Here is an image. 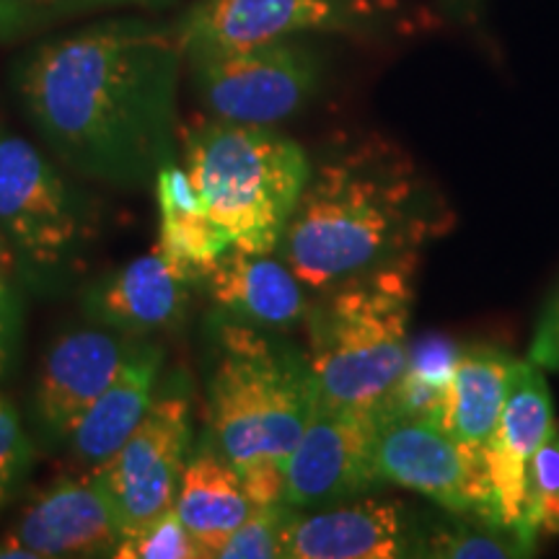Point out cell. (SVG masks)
I'll return each instance as SVG.
<instances>
[{"instance_id": "obj_22", "label": "cell", "mask_w": 559, "mask_h": 559, "mask_svg": "<svg viewBox=\"0 0 559 559\" xmlns=\"http://www.w3.org/2000/svg\"><path fill=\"white\" fill-rule=\"evenodd\" d=\"M536 536L498 521L469 519L425 528L423 557L438 559H515L534 557Z\"/></svg>"}, {"instance_id": "obj_5", "label": "cell", "mask_w": 559, "mask_h": 559, "mask_svg": "<svg viewBox=\"0 0 559 559\" xmlns=\"http://www.w3.org/2000/svg\"><path fill=\"white\" fill-rule=\"evenodd\" d=\"M185 169L236 249L275 254L313 166L272 124L213 117L185 132Z\"/></svg>"}, {"instance_id": "obj_17", "label": "cell", "mask_w": 559, "mask_h": 559, "mask_svg": "<svg viewBox=\"0 0 559 559\" xmlns=\"http://www.w3.org/2000/svg\"><path fill=\"white\" fill-rule=\"evenodd\" d=\"M205 288L226 321L264 332L306 324L313 296L277 254L228 249L207 275Z\"/></svg>"}, {"instance_id": "obj_1", "label": "cell", "mask_w": 559, "mask_h": 559, "mask_svg": "<svg viewBox=\"0 0 559 559\" xmlns=\"http://www.w3.org/2000/svg\"><path fill=\"white\" fill-rule=\"evenodd\" d=\"M181 66L174 26L132 13L39 39L11 79L58 164L111 190H140L177 153Z\"/></svg>"}, {"instance_id": "obj_14", "label": "cell", "mask_w": 559, "mask_h": 559, "mask_svg": "<svg viewBox=\"0 0 559 559\" xmlns=\"http://www.w3.org/2000/svg\"><path fill=\"white\" fill-rule=\"evenodd\" d=\"M425 528L402 502L358 500L349 506L293 510L283 534L285 559L423 557Z\"/></svg>"}, {"instance_id": "obj_16", "label": "cell", "mask_w": 559, "mask_h": 559, "mask_svg": "<svg viewBox=\"0 0 559 559\" xmlns=\"http://www.w3.org/2000/svg\"><path fill=\"white\" fill-rule=\"evenodd\" d=\"M190 288V280L153 249L94 280L83 290L81 306L94 324L143 340L185 321Z\"/></svg>"}, {"instance_id": "obj_24", "label": "cell", "mask_w": 559, "mask_h": 559, "mask_svg": "<svg viewBox=\"0 0 559 559\" xmlns=\"http://www.w3.org/2000/svg\"><path fill=\"white\" fill-rule=\"evenodd\" d=\"M117 559H202V549L190 528L179 519L177 508H164L130 534L115 551Z\"/></svg>"}, {"instance_id": "obj_4", "label": "cell", "mask_w": 559, "mask_h": 559, "mask_svg": "<svg viewBox=\"0 0 559 559\" xmlns=\"http://www.w3.org/2000/svg\"><path fill=\"white\" fill-rule=\"evenodd\" d=\"M415 264H391L313 300L306 358L321 402L376 412L400 383L409 355Z\"/></svg>"}, {"instance_id": "obj_3", "label": "cell", "mask_w": 559, "mask_h": 559, "mask_svg": "<svg viewBox=\"0 0 559 559\" xmlns=\"http://www.w3.org/2000/svg\"><path fill=\"white\" fill-rule=\"evenodd\" d=\"M317 402V381L300 349L223 319L207 383L210 440L239 472L254 506L283 500L285 464Z\"/></svg>"}, {"instance_id": "obj_27", "label": "cell", "mask_w": 559, "mask_h": 559, "mask_svg": "<svg viewBox=\"0 0 559 559\" xmlns=\"http://www.w3.org/2000/svg\"><path fill=\"white\" fill-rule=\"evenodd\" d=\"M32 461L34 440L13 404L0 394V510L16 500L21 485L32 472Z\"/></svg>"}, {"instance_id": "obj_10", "label": "cell", "mask_w": 559, "mask_h": 559, "mask_svg": "<svg viewBox=\"0 0 559 559\" xmlns=\"http://www.w3.org/2000/svg\"><path fill=\"white\" fill-rule=\"evenodd\" d=\"M379 16L376 0H194L174 24L181 52H226L300 34H349Z\"/></svg>"}, {"instance_id": "obj_7", "label": "cell", "mask_w": 559, "mask_h": 559, "mask_svg": "<svg viewBox=\"0 0 559 559\" xmlns=\"http://www.w3.org/2000/svg\"><path fill=\"white\" fill-rule=\"evenodd\" d=\"M194 96L218 120L275 124L298 115L317 96L321 60L293 39L243 50L187 55Z\"/></svg>"}, {"instance_id": "obj_6", "label": "cell", "mask_w": 559, "mask_h": 559, "mask_svg": "<svg viewBox=\"0 0 559 559\" xmlns=\"http://www.w3.org/2000/svg\"><path fill=\"white\" fill-rule=\"evenodd\" d=\"M99 234V210L79 177L0 124V236L13 270L34 290H62L86 267Z\"/></svg>"}, {"instance_id": "obj_30", "label": "cell", "mask_w": 559, "mask_h": 559, "mask_svg": "<svg viewBox=\"0 0 559 559\" xmlns=\"http://www.w3.org/2000/svg\"><path fill=\"white\" fill-rule=\"evenodd\" d=\"M528 362L542 370H559V288L544 306L539 321H536L534 340L528 347Z\"/></svg>"}, {"instance_id": "obj_25", "label": "cell", "mask_w": 559, "mask_h": 559, "mask_svg": "<svg viewBox=\"0 0 559 559\" xmlns=\"http://www.w3.org/2000/svg\"><path fill=\"white\" fill-rule=\"evenodd\" d=\"M526 523L534 534H559V432L528 461Z\"/></svg>"}, {"instance_id": "obj_19", "label": "cell", "mask_w": 559, "mask_h": 559, "mask_svg": "<svg viewBox=\"0 0 559 559\" xmlns=\"http://www.w3.org/2000/svg\"><path fill=\"white\" fill-rule=\"evenodd\" d=\"M158 202V251L190 283H202L207 270L234 249V241L210 218L198 187L185 166L164 164L153 179Z\"/></svg>"}, {"instance_id": "obj_12", "label": "cell", "mask_w": 559, "mask_h": 559, "mask_svg": "<svg viewBox=\"0 0 559 559\" xmlns=\"http://www.w3.org/2000/svg\"><path fill=\"white\" fill-rule=\"evenodd\" d=\"M122 539L94 469L58 477L32 495L0 536V559L115 557Z\"/></svg>"}, {"instance_id": "obj_21", "label": "cell", "mask_w": 559, "mask_h": 559, "mask_svg": "<svg viewBox=\"0 0 559 559\" xmlns=\"http://www.w3.org/2000/svg\"><path fill=\"white\" fill-rule=\"evenodd\" d=\"M515 358L498 347H466L445 389L440 425L474 451H485L506 407Z\"/></svg>"}, {"instance_id": "obj_28", "label": "cell", "mask_w": 559, "mask_h": 559, "mask_svg": "<svg viewBox=\"0 0 559 559\" xmlns=\"http://www.w3.org/2000/svg\"><path fill=\"white\" fill-rule=\"evenodd\" d=\"M461 347L456 340L445 334H423V337L409 340V355L404 373L415 379L432 383L438 389H449L453 368L461 358Z\"/></svg>"}, {"instance_id": "obj_20", "label": "cell", "mask_w": 559, "mask_h": 559, "mask_svg": "<svg viewBox=\"0 0 559 559\" xmlns=\"http://www.w3.org/2000/svg\"><path fill=\"white\" fill-rule=\"evenodd\" d=\"M174 508L190 528L202 555L218 557L228 536L249 519L254 502L239 472L210 440L192 459H187Z\"/></svg>"}, {"instance_id": "obj_8", "label": "cell", "mask_w": 559, "mask_h": 559, "mask_svg": "<svg viewBox=\"0 0 559 559\" xmlns=\"http://www.w3.org/2000/svg\"><path fill=\"white\" fill-rule=\"evenodd\" d=\"M373 466L381 485L412 489L459 519L502 523L485 451L461 445L436 419L376 417Z\"/></svg>"}, {"instance_id": "obj_31", "label": "cell", "mask_w": 559, "mask_h": 559, "mask_svg": "<svg viewBox=\"0 0 559 559\" xmlns=\"http://www.w3.org/2000/svg\"><path fill=\"white\" fill-rule=\"evenodd\" d=\"M0 264H5V267L13 270V257H11V249L9 243L3 241V236H0Z\"/></svg>"}, {"instance_id": "obj_2", "label": "cell", "mask_w": 559, "mask_h": 559, "mask_svg": "<svg viewBox=\"0 0 559 559\" xmlns=\"http://www.w3.org/2000/svg\"><path fill=\"white\" fill-rule=\"evenodd\" d=\"M449 223L443 200L407 153L368 140L311 169L275 254L311 293H326L417 260Z\"/></svg>"}, {"instance_id": "obj_13", "label": "cell", "mask_w": 559, "mask_h": 559, "mask_svg": "<svg viewBox=\"0 0 559 559\" xmlns=\"http://www.w3.org/2000/svg\"><path fill=\"white\" fill-rule=\"evenodd\" d=\"M135 337L107 326H75L52 340L32 391V428L39 449L68 445L91 404L122 368Z\"/></svg>"}, {"instance_id": "obj_18", "label": "cell", "mask_w": 559, "mask_h": 559, "mask_svg": "<svg viewBox=\"0 0 559 559\" xmlns=\"http://www.w3.org/2000/svg\"><path fill=\"white\" fill-rule=\"evenodd\" d=\"M164 358V347L143 340L132 342L122 368L68 440L75 461L94 469L122 449L156 400Z\"/></svg>"}, {"instance_id": "obj_23", "label": "cell", "mask_w": 559, "mask_h": 559, "mask_svg": "<svg viewBox=\"0 0 559 559\" xmlns=\"http://www.w3.org/2000/svg\"><path fill=\"white\" fill-rule=\"evenodd\" d=\"M174 0H0V45L37 37L88 13L117 9H166Z\"/></svg>"}, {"instance_id": "obj_9", "label": "cell", "mask_w": 559, "mask_h": 559, "mask_svg": "<svg viewBox=\"0 0 559 559\" xmlns=\"http://www.w3.org/2000/svg\"><path fill=\"white\" fill-rule=\"evenodd\" d=\"M192 436V402L185 383L160 381L156 400L115 456L94 466L115 508L122 536L174 506Z\"/></svg>"}, {"instance_id": "obj_29", "label": "cell", "mask_w": 559, "mask_h": 559, "mask_svg": "<svg viewBox=\"0 0 559 559\" xmlns=\"http://www.w3.org/2000/svg\"><path fill=\"white\" fill-rule=\"evenodd\" d=\"M11 272V267L0 264V381L16 370L24 345V304Z\"/></svg>"}, {"instance_id": "obj_11", "label": "cell", "mask_w": 559, "mask_h": 559, "mask_svg": "<svg viewBox=\"0 0 559 559\" xmlns=\"http://www.w3.org/2000/svg\"><path fill=\"white\" fill-rule=\"evenodd\" d=\"M373 412L319 400L285 464V506L330 508L383 487L373 466Z\"/></svg>"}, {"instance_id": "obj_15", "label": "cell", "mask_w": 559, "mask_h": 559, "mask_svg": "<svg viewBox=\"0 0 559 559\" xmlns=\"http://www.w3.org/2000/svg\"><path fill=\"white\" fill-rule=\"evenodd\" d=\"M555 432L557 419L542 368L528 360L515 362L506 407L485 449L498 515L506 526L534 534L526 523L528 461Z\"/></svg>"}, {"instance_id": "obj_26", "label": "cell", "mask_w": 559, "mask_h": 559, "mask_svg": "<svg viewBox=\"0 0 559 559\" xmlns=\"http://www.w3.org/2000/svg\"><path fill=\"white\" fill-rule=\"evenodd\" d=\"M293 508L283 500L270 506H254L249 519L241 523L223 544L221 559H277L283 557V534Z\"/></svg>"}]
</instances>
